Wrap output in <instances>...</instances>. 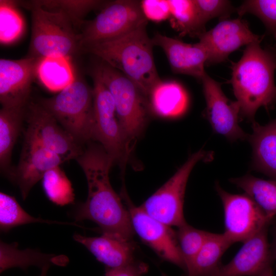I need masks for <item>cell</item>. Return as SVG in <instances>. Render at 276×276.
Listing matches in <instances>:
<instances>
[{
	"label": "cell",
	"mask_w": 276,
	"mask_h": 276,
	"mask_svg": "<svg viewBox=\"0 0 276 276\" xmlns=\"http://www.w3.org/2000/svg\"><path fill=\"white\" fill-rule=\"evenodd\" d=\"M148 99L152 112L164 118H175L182 116L189 104L186 89L175 81H160L153 87Z\"/></svg>",
	"instance_id": "21"
},
{
	"label": "cell",
	"mask_w": 276,
	"mask_h": 276,
	"mask_svg": "<svg viewBox=\"0 0 276 276\" xmlns=\"http://www.w3.org/2000/svg\"><path fill=\"white\" fill-rule=\"evenodd\" d=\"M206 102L204 117L214 131L231 142L247 140L246 134L240 127V107L224 94L221 84L206 73L200 81Z\"/></svg>",
	"instance_id": "12"
},
{
	"label": "cell",
	"mask_w": 276,
	"mask_h": 276,
	"mask_svg": "<svg viewBox=\"0 0 276 276\" xmlns=\"http://www.w3.org/2000/svg\"><path fill=\"white\" fill-rule=\"evenodd\" d=\"M26 119L28 126L25 137L36 141L63 162L76 159L82 152L81 145L39 103L29 102Z\"/></svg>",
	"instance_id": "11"
},
{
	"label": "cell",
	"mask_w": 276,
	"mask_h": 276,
	"mask_svg": "<svg viewBox=\"0 0 276 276\" xmlns=\"http://www.w3.org/2000/svg\"><path fill=\"white\" fill-rule=\"evenodd\" d=\"M93 71L110 92L118 119L132 148L131 145L141 134L147 121L148 99L131 80L103 61L98 63Z\"/></svg>",
	"instance_id": "6"
},
{
	"label": "cell",
	"mask_w": 276,
	"mask_h": 276,
	"mask_svg": "<svg viewBox=\"0 0 276 276\" xmlns=\"http://www.w3.org/2000/svg\"><path fill=\"white\" fill-rule=\"evenodd\" d=\"M38 103L80 145L95 141L93 89L83 78Z\"/></svg>",
	"instance_id": "4"
},
{
	"label": "cell",
	"mask_w": 276,
	"mask_h": 276,
	"mask_svg": "<svg viewBox=\"0 0 276 276\" xmlns=\"http://www.w3.org/2000/svg\"><path fill=\"white\" fill-rule=\"evenodd\" d=\"M87 180L86 201L73 213L76 221L90 220L102 234L131 241L134 233L129 212L112 187L110 169L114 162L100 144H90L76 159Z\"/></svg>",
	"instance_id": "1"
},
{
	"label": "cell",
	"mask_w": 276,
	"mask_h": 276,
	"mask_svg": "<svg viewBox=\"0 0 276 276\" xmlns=\"http://www.w3.org/2000/svg\"><path fill=\"white\" fill-rule=\"evenodd\" d=\"M266 226L243 243L233 259L219 266L208 276H260L274 260L268 241Z\"/></svg>",
	"instance_id": "16"
},
{
	"label": "cell",
	"mask_w": 276,
	"mask_h": 276,
	"mask_svg": "<svg viewBox=\"0 0 276 276\" xmlns=\"http://www.w3.org/2000/svg\"><path fill=\"white\" fill-rule=\"evenodd\" d=\"M260 276H276L273 273L272 266L266 269Z\"/></svg>",
	"instance_id": "39"
},
{
	"label": "cell",
	"mask_w": 276,
	"mask_h": 276,
	"mask_svg": "<svg viewBox=\"0 0 276 276\" xmlns=\"http://www.w3.org/2000/svg\"><path fill=\"white\" fill-rule=\"evenodd\" d=\"M212 154L202 149L191 155L175 173L140 207L164 224L179 227L187 223L183 202L190 173L199 161H209Z\"/></svg>",
	"instance_id": "8"
},
{
	"label": "cell",
	"mask_w": 276,
	"mask_h": 276,
	"mask_svg": "<svg viewBox=\"0 0 276 276\" xmlns=\"http://www.w3.org/2000/svg\"><path fill=\"white\" fill-rule=\"evenodd\" d=\"M32 223L70 224L79 226L74 223L34 217L26 212L14 197L4 192L0 193V228L2 232L7 233L15 227Z\"/></svg>",
	"instance_id": "29"
},
{
	"label": "cell",
	"mask_w": 276,
	"mask_h": 276,
	"mask_svg": "<svg viewBox=\"0 0 276 276\" xmlns=\"http://www.w3.org/2000/svg\"><path fill=\"white\" fill-rule=\"evenodd\" d=\"M73 238L107 268L120 267L135 261V248L131 241L104 234L99 237L75 234Z\"/></svg>",
	"instance_id": "19"
},
{
	"label": "cell",
	"mask_w": 276,
	"mask_h": 276,
	"mask_svg": "<svg viewBox=\"0 0 276 276\" xmlns=\"http://www.w3.org/2000/svg\"><path fill=\"white\" fill-rule=\"evenodd\" d=\"M147 24L116 38L83 47L82 53H90L119 71L148 98L162 79L153 54L154 45L147 33Z\"/></svg>",
	"instance_id": "3"
},
{
	"label": "cell",
	"mask_w": 276,
	"mask_h": 276,
	"mask_svg": "<svg viewBox=\"0 0 276 276\" xmlns=\"http://www.w3.org/2000/svg\"><path fill=\"white\" fill-rule=\"evenodd\" d=\"M63 162L58 155L36 141L25 137L18 165L10 173L9 176L17 185L22 197L25 199L32 188L48 171Z\"/></svg>",
	"instance_id": "17"
},
{
	"label": "cell",
	"mask_w": 276,
	"mask_h": 276,
	"mask_svg": "<svg viewBox=\"0 0 276 276\" xmlns=\"http://www.w3.org/2000/svg\"><path fill=\"white\" fill-rule=\"evenodd\" d=\"M41 180L43 190L52 202L63 206L73 202L74 193L72 183L60 166L48 171Z\"/></svg>",
	"instance_id": "30"
},
{
	"label": "cell",
	"mask_w": 276,
	"mask_h": 276,
	"mask_svg": "<svg viewBox=\"0 0 276 276\" xmlns=\"http://www.w3.org/2000/svg\"><path fill=\"white\" fill-rule=\"evenodd\" d=\"M95 141L100 143L114 163L123 168L130 155L128 144L118 119L112 95L99 75L92 72Z\"/></svg>",
	"instance_id": "9"
},
{
	"label": "cell",
	"mask_w": 276,
	"mask_h": 276,
	"mask_svg": "<svg viewBox=\"0 0 276 276\" xmlns=\"http://www.w3.org/2000/svg\"><path fill=\"white\" fill-rule=\"evenodd\" d=\"M215 189L223 207V233L233 244L244 242L271 224L273 218L268 216L246 194L228 193L218 182Z\"/></svg>",
	"instance_id": "10"
},
{
	"label": "cell",
	"mask_w": 276,
	"mask_h": 276,
	"mask_svg": "<svg viewBox=\"0 0 276 276\" xmlns=\"http://www.w3.org/2000/svg\"><path fill=\"white\" fill-rule=\"evenodd\" d=\"M64 259L63 257L43 254L34 249L20 250L15 243L8 244L1 241V273L13 267L26 269L29 266H36L42 269L52 264L61 265L65 262Z\"/></svg>",
	"instance_id": "22"
},
{
	"label": "cell",
	"mask_w": 276,
	"mask_h": 276,
	"mask_svg": "<svg viewBox=\"0 0 276 276\" xmlns=\"http://www.w3.org/2000/svg\"><path fill=\"white\" fill-rule=\"evenodd\" d=\"M202 22L205 25L210 20L228 19L236 11L232 3L226 0H194Z\"/></svg>",
	"instance_id": "34"
},
{
	"label": "cell",
	"mask_w": 276,
	"mask_h": 276,
	"mask_svg": "<svg viewBox=\"0 0 276 276\" xmlns=\"http://www.w3.org/2000/svg\"><path fill=\"white\" fill-rule=\"evenodd\" d=\"M273 238L270 245L272 256L274 260H276V225L273 229Z\"/></svg>",
	"instance_id": "37"
},
{
	"label": "cell",
	"mask_w": 276,
	"mask_h": 276,
	"mask_svg": "<svg viewBox=\"0 0 276 276\" xmlns=\"http://www.w3.org/2000/svg\"><path fill=\"white\" fill-rule=\"evenodd\" d=\"M255 42L246 46L240 59L232 63L229 82L240 107V117L252 123L260 107L267 111L276 104L275 62L270 53Z\"/></svg>",
	"instance_id": "2"
},
{
	"label": "cell",
	"mask_w": 276,
	"mask_h": 276,
	"mask_svg": "<svg viewBox=\"0 0 276 276\" xmlns=\"http://www.w3.org/2000/svg\"><path fill=\"white\" fill-rule=\"evenodd\" d=\"M147 270V266L142 263L134 262L117 268H107L105 276H142Z\"/></svg>",
	"instance_id": "36"
},
{
	"label": "cell",
	"mask_w": 276,
	"mask_h": 276,
	"mask_svg": "<svg viewBox=\"0 0 276 276\" xmlns=\"http://www.w3.org/2000/svg\"><path fill=\"white\" fill-rule=\"evenodd\" d=\"M239 17L246 13L258 17L276 40V0H246L236 8Z\"/></svg>",
	"instance_id": "33"
},
{
	"label": "cell",
	"mask_w": 276,
	"mask_h": 276,
	"mask_svg": "<svg viewBox=\"0 0 276 276\" xmlns=\"http://www.w3.org/2000/svg\"><path fill=\"white\" fill-rule=\"evenodd\" d=\"M40 60L28 57L20 59H0V102L2 107L28 105Z\"/></svg>",
	"instance_id": "15"
},
{
	"label": "cell",
	"mask_w": 276,
	"mask_h": 276,
	"mask_svg": "<svg viewBox=\"0 0 276 276\" xmlns=\"http://www.w3.org/2000/svg\"><path fill=\"white\" fill-rule=\"evenodd\" d=\"M232 244L224 233H210L187 269V276H208L220 265L219 262L222 255Z\"/></svg>",
	"instance_id": "25"
},
{
	"label": "cell",
	"mask_w": 276,
	"mask_h": 276,
	"mask_svg": "<svg viewBox=\"0 0 276 276\" xmlns=\"http://www.w3.org/2000/svg\"><path fill=\"white\" fill-rule=\"evenodd\" d=\"M152 40L154 45L164 51L174 73L190 76L200 81L206 73L204 65L208 52L199 41L188 43L159 33H156Z\"/></svg>",
	"instance_id": "18"
},
{
	"label": "cell",
	"mask_w": 276,
	"mask_h": 276,
	"mask_svg": "<svg viewBox=\"0 0 276 276\" xmlns=\"http://www.w3.org/2000/svg\"><path fill=\"white\" fill-rule=\"evenodd\" d=\"M105 2L98 0H35L17 1L18 6L30 9L35 7L53 12L60 13L73 22L80 31L84 18L92 10L101 8Z\"/></svg>",
	"instance_id": "23"
},
{
	"label": "cell",
	"mask_w": 276,
	"mask_h": 276,
	"mask_svg": "<svg viewBox=\"0 0 276 276\" xmlns=\"http://www.w3.org/2000/svg\"><path fill=\"white\" fill-rule=\"evenodd\" d=\"M141 2L135 0H116L105 2L92 20H85L80 31L83 47L109 40L123 35L147 24Z\"/></svg>",
	"instance_id": "7"
},
{
	"label": "cell",
	"mask_w": 276,
	"mask_h": 276,
	"mask_svg": "<svg viewBox=\"0 0 276 276\" xmlns=\"http://www.w3.org/2000/svg\"><path fill=\"white\" fill-rule=\"evenodd\" d=\"M265 49L270 53L276 65V43L271 45H268Z\"/></svg>",
	"instance_id": "38"
},
{
	"label": "cell",
	"mask_w": 276,
	"mask_h": 276,
	"mask_svg": "<svg viewBox=\"0 0 276 276\" xmlns=\"http://www.w3.org/2000/svg\"><path fill=\"white\" fill-rule=\"evenodd\" d=\"M247 140L252 148V169L276 180V119L265 125L252 123Z\"/></svg>",
	"instance_id": "20"
},
{
	"label": "cell",
	"mask_w": 276,
	"mask_h": 276,
	"mask_svg": "<svg viewBox=\"0 0 276 276\" xmlns=\"http://www.w3.org/2000/svg\"><path fill=\"white\" fill-rule=\"evenodd\" d=\"M15 1H0V42L9 44L22 35L25 23Z\"/></svg>",
	"instance_id": "31"
},
{
	"label": "cell",
	"mask_w": 276,
	"mask_h": 276,
	"mask_svg": "<svg viewBox=\"0 0 276 276\" xmlns=\"http://www.w3.org/2000/svg\"><path fill=\"white\" fill-rule=\"evenodd\" d=\"M229 181L243 190L269 216H276V180H264L250 174Z\"/></svg>",
	"instance_id": "27"
},
{
	"label": "cell",
	"mask_w": 276,
	"mask_h": 276,
	"mask_svg": "<svg viewBox=\"0 0 276 276\" xmlns=\"http://www.w3.org/2000/svg\"><path fill=\"white\" fill-rule=\"evenodd\" d=\"M141 6L144 16L147 20L160 22L170 16L168 0H143Z\"/></svg>",
	"instance_id": "35"
},
{
	"label": "cell",
	"mask_w": 276,
	"mask_h": 276,
	"mask_svg": "<svg viewBox=\"0 0 276 276\" xmlns=\"http://www.w3.org/2000/svg\"><path fill=\"white\" fill-rule=\"evenodd\" d=\"M31 11L32 31L26 57L72 58L81 53L80 32L64 15L35 7Z\"/></svg>",
	"instance_id": "5"
},
{
	"label": "cell",
	"mask_w": 276,
	"mask_h": 276,
	"mask_svg": "<svg viewBox=\"0 0 276 276\" xmlns=\"http://www.w3.org/2000/svg\"><path fill=\"white\" fill-rule=\"evenodd\" d=\"M126 199L134 232L159 257L186 269L175 233L171 227L149 215L140 207Z\"/></svg>",
	"instance_id": "13"
},
{
	"label": "cell",
	"mask_w": 276,
	"mask_h": 276,
	"mask_svg": "<svg viewBox=\"0 0 276 276\" xmlns=\"http://www.w3.org/2000/svg\"><path fill=\"white\" fill-rule=\"evenodd\" d=\"M26 106L2 107L0 110V166L9 170L12 150L26 118Z\"/></svg>",
	"instance_id": "24"
},
{
	"label": "cell",
	"mask_w": 276,
	"mask_h": 276,
	"mask_svg": "<svg viewBox=\"0 0 276 276\" xmlns=\"http://www.w3.org/2000/svg\"><path fill=\"white\" fill-rule=\"evenodd\" d=\"M37 77L47 89L59 92L76 78L71 58L60 56L41 59L37 67Z\"/></svg>",
	"instance_id": "26"
},
{
	"label": "cell",
	"mask_w": 276,
	"mask_h": 276,
	"mask_svg": "<svg viewBox=\"0 0 276 276\" xmlns=\"http://www.w3.org/2000/svg\"><path fill=\"white\" fill-rule=\"evenodd\" d=\"M264 35L252 32L247 21L238 18L219 21L213 28L199 37V42L206 48L208 59L205 65L220 63L228 59L231 53L241 47L261 42Z\"/></svg>",
	"instance_id": "14"
},
{
	"label": "cell",
	"mask_w": 276,
	"mask_h": 276,
	"mask_svg": "<svg viewBox=\"0 0 276 276\" xmlns=\"http://www.w3.org/2000/svg\"><path fill=\"white\" fill-rule=\"evenodd\" d=\"M172 27L182 36L199 37L206 32L194 0H168Z\"/></svg>",
	"instance_id": "28"
},
{
	"label": "cell",
	"mask_w": 276,
	"mask_h": 276,
	"mask_svg": "<svg viewBox=\"0 0 276 276\" xmlns=\"http://www.w3.org/2000/svg\"><path fill=\"white\" fill-rule=\"evenodd\" d=\"M210 234V232L195 228L187 223L178 227L176 235L186 270L195 259Z\"/></svg>",
	"instance_id": "32"
}]
</instances>
